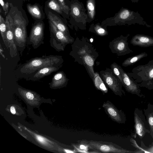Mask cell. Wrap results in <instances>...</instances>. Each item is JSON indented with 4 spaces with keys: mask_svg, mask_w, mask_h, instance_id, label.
Here are the masks:
<instances>
[{
    "mask_svg": "<svg viewBox=\"0 0 153 153\" xmlns=\"http://www.w3.org/2000/svg\"><path fill=\"white\" fill-rule=\"evenodd\" d=\"M0 3L4 11L6 13H7L8 8V2H7L6 3H5L3 0H0Z\"/></svg>",
    "mask_w": 153,
    "mask_h": 153,
    "instance_id": "obj_29",
    "label": "cell"
},
{
    "mask_svg": "<svg viewBox=\"0 0 153 153\" xmlns=\"http://www.w3.org/2000/svg\"><path fill=\"white\" fill-rule=\"evenodd\" d=\"M93 80L94 85L97 89L101 91L103 94H106L108 92V89L98 74L95 73Z\"/></svg>",
    "mask_w": 153,
    "mask_h": 153,
    "instance_id": "obj_20",
    "label": "cell"
},
{
    "mask_svg": "<svg viewBox=\"0 0 153 153\" xmlns=\"http://www.w3.org/2000/svg\"><path fill=\"white\" fill-rule=\"evenodd\" d=\"M144 114L150 128V134L153 140V105L149 103L146 108L143 109Z\"/></svg>",
    "mask_w": 153,
    "mask_h": 153,
    "instance_id": "obj_18",
    "label": "cell"
},
{
    "mask_svg": "<svg viewBox=\"0 0 153 153\" xmlns=\"http://www.w3.org/2000/svg\"><path fill=\"white\" fill-rule=\"evenodd\" d=\"M63 11L68 14L70 10L69 7L66 4L64 0H57Z\"/></svg>",
    "mask_w": 153,
    "mask_h": 153,
    "instance_id": "obj_27",
    "label": "cell"
},
{
    "mask_svg": "<svg viewBox=\"0 0 153 153\" xmlns=\"http://www.w3.org/2000/svg\"><path fill=\"white\" fill-rule=\"evenodd\" d=\"M33 134L37 140L44 145H48V142H50V141L41 136L34 133Z\"/></svg>",
    "mask_w": 153,
    "mask_h": 153,
    "instance_id": "obj_26",
    "label": "cell"
},
{
    "mask_svg": "<svg viewBox=\"0 0 153 153\" xmlns=\"http://www.w3.org/2000/svg\"><path fill=\"white\" fill-rule=\"evenodd\" d=\"M130 43L133 46L141 47L153 46V37L143 34H137L132 37Z\"/></svg>",
    "mask_w": 153,
    "mask_h": 153,
    "instance_id": "obj_15",
    "label": "cell"
},
{
    "mask_svg": "<svg viewBox=\"0 0 153 153\" xmlns=\"http://www.w3.org/2000/svg\"><path fill=\"white\" fill-rule=\"evenodd\" d=\"M10 111L11 113L13 114H15L16 113L15 109L13 106L11 107L10 108Z\"/></svg>",
    "mask_w": 153,
    "mask_h": 153,
    "instance_id": "obj_32",
    "label": "cell"
},
{
    "mask_svg": "<svg viewBox=\"0 0 153 153\" xmlns=\"http://www.w3.org/2000/svg\"><path fill=\"white\" fill-rule=\"evenodd\" d=\"M102 106L106 113L113 121L120 124L125 123L126 117L124 113L122 110L118 109L110 101L104 102Z\"/></svg>",
    "mask_w": 153,
    "mask_h": 153,
    "instance_id": "obj_10",
    "label": "cell"
},
{
    "mask_svg": "<svg viewBox=\"0 0 153 153\" xmlns=\"http://www.w3.org/2000/svg\"><path fill=\"white\" fill-rule=\"evenodd\" d=\"M48 6L51 9L60 14H62V10L57 0H50Z\"/></svg>",
    "mask_w": 153,
    "mask_h": 153,
    "instance_id": "obj_24",
    "label": "cell"
},
{
    "mask_svg": "<svg viewBox=\"0 0 153 153\" xmlns=\"http://www.w3.org/2000/svg\"><path fill=\"white\" fill-rule=\"evenodd\" d=\"M111 69L122 83L123 80L120 70V66L119 65L116 63H114L111 65Z\"/></svg>",
    "mask_w": 153,
    "mask_h": 153,
    "instance_id": "obj_25",
    "label": "cell"
},
{
    "mask_svg": "<svg viewBox=\"0 0 153 153\" xmlns=\"http://www.w3.org/2000/svg\"><path fill=\"white\" fill-rule=\"evenodd\" d=\"M116 19L117 23L121 25L138 24L149 28L152 27L144 21L138 11L134 12L127 8L122 7L117 15Z\"/></svg>",
    "mask_w": 153,
    "mask_h": 153,
    "instance_id": "obj_4",
    "label": "cell"
},
{
    "mask_svg": "<svg viewBox=\"0 0 153 153\" xmlns=\"http://www.w3.org/2000/svg\"><path fill=\"white\" fill-rule=\"evenodd\" d=\"M87 145L89 148L98 152L128 153H135L124 149L120 146L111 142L103 141L87 140Z\"/></svg>",
    "mask_w": 153,
    "mask_h": 153,
    "instance_id": "obj_5",
    "label": "cell"
},
{
    "mask_svg": "<svg viewBox=\"0 0 153 153\" xmlns=\"http://www.w3.org/2000/svg\"><path fill=\"white\" fill-rule=\"evenodd\" d=\"M5 22L7 28L6 37L10 49V54L11 57H13L16 56L17 53L13 30L14 22L10 16L8 15L6 17Z\"/></svg>",
    "mask_w": 153,
    "mask_h": 153,
    "instance_id": "obj_12",
    "label": "cell"
},
{
    "mask_svg": "<svg viewBox=\"0 0 153 153\" xmlns=\"http://www.w3.org/2000/svg\"><path fill=\"white\" fill-rule=\"evenodd\" d=\"M0 30L1 35L4 43L7 48L9 45L7 39V28L5 21L1 15H0Z\"/></svg>",
    "mask_w": 153,
    "mask_h": 153,
    "instance_id": "obj_21",
    "label": "cell"
},
{
    "mask_svg": "<svg viewBox=\"0 0 153 153\" xmlns=\"http://www.w3.org/2000/svg\"><path fill=\"white\" fill-rule=\"evenodd\" d=\"M48 16L49 20L51 21L59 30L65 35L70 36L67 26L57 16L49 12Z\"/></svg>",
    "mask_w": 153,
    "mask_h": 153,
    "instance_id": "obj_17",
    "label": "cell"
},
{
    "mask_svg": "<svg viewBox=\"0 0 153 153\" xmlns=\"http://www.w3.org/2000/svg\"><path fill=\"white\" fill-rule=\"evenodd\" d=\"M13 21V30L15 44L18 47L24 48L27 43L28 37L26 24L23 21L19 19Z\"/></svg>",
    "mask_w": 153,
    "mask_h": 153,
    "instance_id": "obj_8",
    "label": "cell"
},
{
    "mask_svg": "<svg viewBox=\"0 0 153 153\" xmlns=\"http://www.w3.org/2000/svg\"><path fill=\"white\" fill-rule=\"evenodd\" d=\"M120 70L122 78V84L126 91L128 92L138 96L144 97V96L141 93V90L139 84L131 79L120 66Z\"/></svg>",
    "mask_w": 153,
    "mask_h": 153,
    "instance_id": "obj_11",
    "label": "cell"
},
{
    "mask_svg": "<svg viewBox=\"0 0 153 153\" xmlns=\"http://www.w3.org/2000/svg\"><path fill=\"white\" fill-rule=\"evenodd\" d=\"M147 56L148 54L144 52L131 56L125 60L123 62L122 65L124 67L132 65L142 58Z\"/></svg>",
    "mask_w": 153,
    "mask_h": 153,
    "instance_id": "obj_19",
    "label": "cell"
},
{
    "mask_svg": "<svg viewBox=\"0 0 153 153\" xmlns=\"http://www.w3.org/2000/svg\"><path fill=\"white\" fill-rule=\"evenodd\" d=\"M71 11L73 15L76 17H78L80 14V10L76 6H74L71 7Z\"/></svg>",
    "mask_w": 153,
    "mask_h": 153,
    "instance_id": "obj_28",
    "label": "cell"
},
{
    "mask_svg": "<svg viewBox=\"0 0 153 153\" xmlns=\"http://www.w3.org/2000/svg\"><path fill=\"white\" fill-rule=\"evenodd\" d=\"M87 7L89 17L91 19H93L95 14L94 0H88L87 3Z\"/></svg>",
    "mask_w": 153,
    "mask_h": 153,
    "instance_id": "obj_23",
    "label": "cell"
},
{
    "mask_svg": "<svg viewBox=\"0 0 153 153\" xmlns=\"http://www.w3.org/2000/svg\"><path fill=\"white\" fill-rule=\"evenodd\" d=\"M27 8L29 13L33 17L37 19L41 18L42 16V13L37 5H32L28 4L27 5Z\"/></svg>",
    "mask_w": 153,
    "mask_h": 153,
    "instance_id": "obj_22",
    "label": "cell"
},
{
    "mask_svg": "<svg viewBox=\"0 0 153 153\" xmlns=\"http://www.w3.org/2000/svg\"><path fill=\"white\" fill-rule=\"evenodd\" d=\"M100 74L105 84L115 94L120 97L125 95L122 83L111 69L107 68L100 71Z\"/></svg>",
    "mask_w": 153,
    "mask_h": 153,
    "instance_id": "obj_6",
    "label": "cell"
},
{
    "mask_svg": "<svg viewBox=\"0 0 153 153\" xmlns=\"http://www.w3.org/2000/svg\"><path fill=\"white\" fill-rule=\"evenodd\" d=\"M26 96L27 99L30 100H32L34 98V95L31 92L27 91L26 93Z\"/></svg>",
    "mask_w": 153,
    "mask_h": 153,
    "instance_id": "obj_30",
    "label": "cell"
},
{
    "mask_svg": "<svg viewBox=\"0 0 153 153\" xmlns=\"http://www.w3.org/2000/svg\"><path fill=\"white\" fill-rule=\"evenodd\" d=\"M49 22L50 45L58 52L64 51L66 45L73 42L72 38L70 36L66 35L59 30L50 20Z\"/></svg>",
    "mask_w": 153,
    "mask_h": 153,
    "instance_id": "obj_3",
    "label": "cell"
},
{
    "mask_svg": "<svg viewBox=\"0 0 153 153\" xmlns=\"http://www.w3.org/2000/svg\"><path fill=\"white\" fill-rule=\"evenodd\" d=\"M63 60L60 56L50 55L32 58L21 65L18 68L23 75L28 76L45 67L62 65Z\"/></svg>",
    "mask_w": 153,
    "mask_h": 153,
    "instance_id": "obj_1",
    "label": "cell"
},
{
    "mask_svg": "<svg viewBox=\"0 0 153 153\" xmlns=\"http://www.w3.org/2000/svg\"><path fill=\"white\" fill-rule=\"evenodd\" d=\"M62 65H54L45 67L42 68L33 73L27 76L29 80L36 81L42 79L45 76L51 74L53 72L58 70Z\"/></svg>",
    "mask_w": 153,
    "mask_h": 153,
    "instance_id": "obj_14",
    "label": "cell"
},
{
    "mask_svg": "<svg viewBox=\"0 0 153 153\" xmlns=\"http://www.w3.org/2000/svg\"><path fill=\"white\" fill-rule=\"evenodd\" d=\"M97 33L100 35L103 34L105 33V30L103 28L100 27L97 30Z\"/></svg>",
    "mask_w": 153,
    "mask_h": 153,
    "instance_id": "obj_31",
    "label": "cell"
},
{
    "mask_svg": "<svg viewBox=\"0 0 153 153\" xmlns=\"http://www.w3.org/2000/svg\"><path fill=\"white\" fill-rule=\"evenodd\" d=\"M133 3H137L139 0H131Z\"/></svg>",
    "mask_w": 153,
    "mask_h": 153,
    "instance_id": "obj_33",
    "label": "cell"
},
{
    "mask_svg": "<svg viewBox=\"0 0 153 153\" xmlns=\"http://www.w3.org/2000/svg\"><path fill=\"white\" fill-rule=\"evenodd\" d=\"M127 74L140 87H144L149 90L153 89V59L146 64L134 68L131 72Z\"/></svg>",
    "mask_w": 153,
    "mask_h": 153,
    "instance_id": "obj_2",
    "label": "cell"
},
{
    "mask_svg": "<svg viewBox=\"0 0 153 153\" xmlns=\"http://www.w3.org/2000/svg\"><path fill=\"white\" fill-rule=\"evenodd\" d=\"M68 79L63 71H59L55 74L50 83V87L58 88L64 87L68 83Z\"/></svg>",
    "mask_w": 153,
    "mask_h": 153,
    "instance_id": "obj_16",
    "label": "cell"
},
{
    "mask_svg": "<svg viewBox=\"0 0 153 153\" xmlns=\"http://www.w3.org/2000/svg\"><path fill=\"white\" fill-rule=\"evenodd\" d=\"M129 36V34L125 36L122 35L113 41L114 49L115 53L118 55H124L133 52L128 45L127 41Z\"/></svg>",
    "mask_w": 153,
    "mask_h": 153,
    "instance_id": "obj_13",
    "label": "cell"
},
{
    "mask_svg": "<svg viewBox=\"0 0 153 153\" xmlns=\"http://www.w3.org/2000/svg\"><path fill=\"white\" fill-rule=\"evenodd\" d=\"M134 129L136 136L137 135L140 139H142L146 133L150 134V128L145 116L142 111L136 108L134 112Z\"/></svg>",
    "mask_w": 153,
    "mask_h": 153,
    "instance_id": "obj_7",
    "label": "cell"
},
{
    "mask_svg": "<svg viewBox=\"0 0 153 153\" xmlns=\"http://www.w3.org/2000/svg\"><path fill=\"white\" fill-rule=\"evenodd\" d=\"M44 24L41 22L37 23L32 27L29 37L27 44L31 45L34 49H37L44 44Z\"/></svg>",
    "mask_w": 153,
    "mask_h": 153,
    "instance_id": "obj_9",
    "label": "cell"
}]
</instances>
